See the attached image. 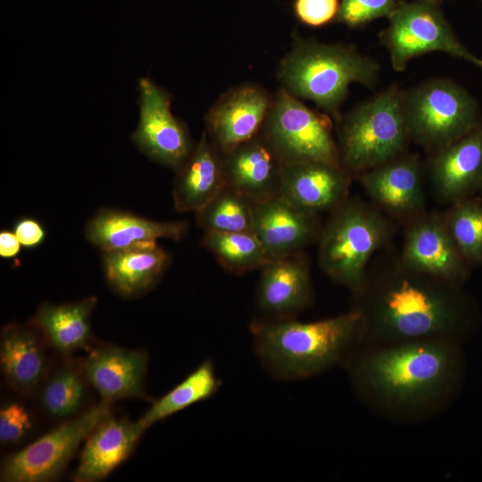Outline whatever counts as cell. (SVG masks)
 I'll list each match as a JSON object with an SVG mask.
<instances>
[{
  "label": "cell",
  "instance_id": "ba28073f",
  "mask_svg": "<svg viewBox=\"0 0 482 482\" xmlns=\"http://www.w3.org/2000/svg\"><path fill=\"white\" fill-rule=\"evenodd\" d=\"M441 0L399 1L379 39L391 65L403 71L409 62L430 52H443L482 68V59L459 40L441 7Z\"/></svg>",
  "mask_w": 482,
  "mask_h": 482
},
{
  "label": "cell",
  "instance_id": "d4e9b609",
  "mask_svg": "<svg viewBox=\"0 0 482 482\" xmlns=\"http://www.w3.org/2000/svg\"><path fill=\"white\" fill-rule=\"evenodd\" d=\"M2 372L18 392L29 395L45 379L48 362L34 332L17 325L4 329L0 346Z\"/></svg>",
  "mask_w": 482,
  "mask_h": 482
},
{
  "label": "cell",
  "instance_id": "30bf717a",
  "mask_svg": "<svg viewBox=\"0 0 482 482\" xmlns=\"http://www.w3.org/2000/svg\"><path fill=\"white\" fill-rule=\"evenodd\" d=\"M108 416L104 401L46 433L8 457L1 470L4 482H46L65 469L79 445Z\"/></svg>",
  "mask_w": 482,
  "mask_h": 482
},
{
  "label": "cell",
  "instance_id": "d6a6232c",
  "mask_svg": "<svg viewBox=\"0 0 482 482\" xmlns=\"http://www.w3.org/2000/svg\"><path fill=\"white\" fill-rule=\"evenodd\" d=\"M32 428L28 410L12 402L4 404L0 411V440L3 444H13L23 439Z\"/></svg>",
  "mask_w": 482,
  "mask_h": 482
},
{
  "label": "cell",
  "instance_id": "6da1fadb",
  "mask_svg": "<svg viewBox=\"0 0 482 482\" xmlns=\"http://www.w3.org/2000/svg\"><path fill=\"white\" fill-rule=\"evenodd\" d=\"M343 368L370 409L415 423L435 418L456 400L466 362L462 345L449 340L363 342Z\"/></svg>",
  "mask_w": 482,
  "mask_h": 482
},
{
  "label": "cell",
  "instance_id": "4dcf8cb0",
  "mask_svg": "<svg viewBox=\"0 0 482 482\" xmlns=\"http://www.w3.org/2000/svg\"><path fill=\"white\" fill-rule=\"evenodd\" d=\"M84 396L80 374L73 367L65 365L47 380L41 393V404L50 416L65 418L78 411Z\"/></svg>",
  "mask_w": 482,
  "mask_h": 482
},
{
  "label": "cell",
  "instance_id": "4316f807",
  "mask_svg": "<svg viewBox=\"0 0 482 482\" xmlns=\"http://www.w3.org/2000/svg\"><path fill=\"white\" fill-rule=\"evenodd\" d=\"M220 386L214 364L212 360H206L166 395L154 401L138 421L147 429L153 424L210 398Z\"/></svg>",
  "mask_w": 482,
  "mask_h": 482
},
{
  "label": "cell",
  "instance_id": "836d02e7",
  "mask_svg": "<svg viewBox=\"0 0 482 482\" xmlns=\"http://www.w3.org/2000/svg\"><path fill=\"white\" fill-rule=\"evenodd\" d=\"M339 0H295L294 11L303 23L320 27L336 20Z\"/></svg>",
  "mask_w": 482,
  "mask_h": 482
},
{
  "label": "cell",
  "instance_id": "2e32d148",
  "mask_svg": "<svg viewBox=\"0 0 482 482\" xmlns=\"http://www.w3.org/2000/svg\"><path fill=\"white\" fill-rule=\"evenodd\" d=\"M221 154L225 185L254 204L280 195L285 162L262 132Z\"/></svg>",
  "mask_w": 482,
  "mask_h": 482
},
{
  "label": "cell",
  "instance_id": "44dd1931",
  "mask_svg": "<svg viewBox=\"0 0 482 482\" xmlns=\"http://www.w3.org/2000/svg\"><path fill=\"white\" fill-rule=\"evenodd\" d=\"M148 357L145 351L104 346L84 361V378L104 401L138 398L145 395Z\"/></svg>",
  "mask_w": 482,
  "mask_h": 482
},
{
  "label": "cell",
  "instance_id": "9a60e30c",
  "mask_svg": "<svg viewBox=\"0 0 482 482\" xmlns=\"http://www.w3.org/2000/svg\"><path fill=\"white\" fill-rule=\"evenodd\" d=\"M256 305L267 320L295 319L313 299L310 264L303 252L271 260L262 269Z\"/></svg>",
  "mask_w": 482,
  "mask_h": 482
},
{
  "label": "cell",
  "instance_id": "484cf974",
  "mask_svg": "<svg viewBox=\"0 0 482 482\" xmlns=\"http://www.w3.org/2000/svg\"><path fill=\"white\" fill-rule=\"evenodd\" d=\"M97 303L87 296L76 303L40 304L30 324L60 353H69L87 346L91 337L90 317Z\"/></svg>",
  "mask_w": 482,
  "mask_h": 482
},
{
  "label": "cell",
  "instance_id": "7402d4cb",
  "mask_svg": "<svg viewBox=\"0 0 482 482\" xmlns=\"http://www.w3.org/2000/svg\"><path fill=\"white\" fill-rule=\"evenodd\" d=\"M175 172L172 199L179 212H197L225 186L222 154L205 131Z\"/></svg>",
  "mask_w": 482,
  "mask_h": 482
},
{
  "label": "cell",
  "instance_id": "603a6c76",
  "mask_svg": "<svg viewBox=\"0 0 482 482\" xmlns=\"http://www.w3.org/2000/svg\"><path fill=\"white\" fill-rule=\"evenodd\" d=\"M145 430L138 420L105 418L87 438L75 480L93 482L108 476L129 457Z\"/></svg>",
  "mask_w": 482,
  "mask_h": 482
},
{
  "label": "cell",
  "instance_id": "3957f363",
  "mask_svg": "<svg viewBox=\"0 0 482 482\" xmlns=\"http://www.w3.org/2000/svg\"><path fill=\"white\" fill-rule=\"evenodd\" d=\"M254 353L275 379L301 380L344 367L365 340V321L356 309L311 322L254 319Z\"/></svg>",
  "mask_w": 482,
  "mask_h": 482
},
{
  "label": "cell",
  "instance_id": "1f68e13d",
  "mask_svg": "<svg viewBox=\"0 0 482 482\" xmlns=\"http://www.w3.org/2000/svg\"><path fill=\"white\" fill-rule=\"evenodd\" d=\"M399 0H340L335 21L349 28H362L370 21L386 17L395 11Z\"/></svg>",
  "mask_w": 482,
  "mask_h": 482
},
{
  "label": "cell",
  "instance_id": "52a82bcc",
  "mask_svg": "<svg viewBox=\"0 0 482 482\" xmlns=\"http://www.w3.org/2000/svg\"><path fill=\"white\" fill-rule=\"evenodd\" d=\"M403 104L410 139L433 154L482 120L478 101L449 79H430L403 91Z\"/></svg>",
  "mask_w": 482,
  "mask_h": 482
},
{
  "label": "cell",
  "instance_id": "9c48e42d",
  "mask_svg": "<svg viewBox=\"0 0 482 482\" xmlns=\"http://www.w3.org/2000/svg\"><path fill=\"white\" fill-rule=\"evenodd\" d=\"M262 134L285 163L319 161L340 164L330 117L312 110L282 87L273 94Z\"/></svg>",
  "mask_w": 482,
  "mask_h": 482
},
{
  "label": "cell",
  "instance_id": "4fadbf2b",
  "mask_svg": "<svg viewBox=\"0 0 482 482\" xmlns=\"http://www.w3.org/2000/svg\"><path fill=\"white\" fill-rule=\"evenodd\" d=\"M402 261L409 268L461 287L469 277L470 266L458 252L444 217L420 213L405 233Z\"/></svg>",
  "mask_w": 482,
  "mask_h": 482
},
{
  "label": "cell",
  "instance_id": "8992f818",
  "mask_svg": "<svg viewBox=\"0 0 482 482\" xmlns=\"http://www.w3.org/2000/svg\"><path fill=\"white\" fill-rule=\"evenodd\" d=\"M403 92L390 86L336 122L339 162L353 177L404 154L410 136Z\"/></svg>",
  "mask_w": 482,
  "mask_h": 482
},
{
  "label": "cell",
  "instance_id": "d590c367",
  "mask_svg": "<svg viewBox=\"0 0 482 482\" xmlns=\"http://www.w3.org/2000/svg\"><path fill=\"white\" fill-rule=\"evenodd\" d=\"M21 244L13 231L0 232V256L4 259L16 257L21 248Z\"/></svg>",
  "mask_w": 482,
  "mask_h": 482
},
{
  "label": "cell",
  "instance_id": "d6986e66",
  "mask_svg": "<svg viewBox=\"0 0 482 482\" xmlns=\"http://www.w3.org/2000/svg\"><path fill=\"white\" fill-rule=\"evenodd\" d=\"M359 177L367 194L391 215L412 220L423 212V172L416 156L403 154Z\"/></svg>",
  "mask_w": 482,
  "mask_h": 482
},
{
  "label": "cell",
  "instance_id": "e0dca14e",
  "mask_svg": "<svg viewBox=\"0 0 482 482\" xmlns=\"http://www.w3.org/2000/svg\"><path fill=\"white\" fill-rule=\"evenodd\" d=\"M429 177L443 201L456 203L482 190V120L470 132L433 154Z\"/></svg>",
  "mask_w": 482,
  "mask_h": 482
},
{
  "label": "cell",
  "instance_id": "5bb4252c",
  "mask_svg": "<svg viewBox=\"0 0 482 482\" xmlns=\"http://www.w3.org/2000/svg\"><path fill=\"white\" fill-rule=\"evenodd\" d=\"M322 225L319 214L304 211L281 195L253 206L252 232L271 260L303 252L318 241Z\"/></svg>",
  "mask_w": 482,
  "mask_h": 482
},
{
  "label": "cell",
  "instance_id": "f546056e",
  "mask_svg": "<svg viewBox=\"0 0 482 482\" xmlns=\"http://www.w3.org/2000/svg\"><path fill=\"white\" fill-rule=\"evenodd\" d=\"M444 220L465 262L482 264V200L472 196L452 204Z\"/></svg>",
  "mask_w": 482,
  "mask_h": 482
},
{
  "label": "cell",
  "instance_id": "7a4b0ae2",
  "mask_svg": "<svg viewBox=\"0 0 482 482\" xmlns=\"http://www.w3.org/2000/svg\"><path fill=\"white\" fill-rule=\"evenodd\" d=\"M353 301L365 321L364 342L444 339L463 345L478 327V311L461 287L418 272L400 256L376 259Z\"/></svg>",
  "mask_w": 482,
  "mask_h": 482
},
{
  "label": "cell",
  "instance_id": "5b68a950",
  "mask_svg": "<svg viewBox=\"0 0 482 482\" xmlns=\"http://www.w3.org/2000/svg\"><path fill=\"white\" fill-rule=\"evenodd\" d=\"M389 236V224L375 207L346 198L322 225L318 264L330 279L354 295L362 287L372 258Z\"/></svg>",
  "mask_w": 482,
  "mask_h": 482
},
{
  "label": "cell",
  "instance_id": "ffe728a7",
  "mask_svg": "<svg viewBox=\"0 0 482 482\" xmlns=\"http://www.w3.org/2000/svg\"><path fill=\"white\" fill-rule=\"evenodd\" d=\"M187 227L182 221H156L126 211L102 208L88 220L85 235L102 252H111L160 238L179 241Z\"/></svg>",
  "mask_w": 482,
  "mask_h": 482
},
{
  "label": "cell",
  "instance_id": "7c38bea8",
  "mask_svg": "<svg viewBox=\"0 0 482 482\" xmlns=\"http://www.w3.org/2000/svg\"><path fill=\"white\" fill-rule=\"evenodd\" d=\"M272 101L273 94L257 84L234 87L206 112L204 131L221 153L229 151L262 132Z\"/></svg>",
  "mask_w": 482,
  "mask_h": 482
},
{
  "label": "cell",
  "instance_id": "e575fe53",
  "mask_svg": "<svg viewBox=\"0 0 482 482\" xmlns=\"http://www.w3.org/2000/svg\"><path fill=\"white\" fill-rule=\"evenodd\" d=\"M13 232L21 245L26 248H34L43 243L46 238L44 227L35 219L22 218L16 221Z\"/></svg>",
  "mask_w": 482,
  "mask_h": 482
},
{
  "label": "cell",
  "instance_id": "ac0fdd59",
  "mask_svg": "<svg viewBox=\"0 0 482 482\" xmlns=\"http://www.w3.org/2000/svg\"><path fill=\"white\" fill-rule=\"evenodd\" d=\"M352 178L340 164L319 161L285 163L280 195L320 215L330 212L347 198Z\"/></svg>",
  "mask_w": 482,
  "mask_h": 482
},
{
  "label": "cell",
  "instance_id": "cb8c5ba5",
  "mask_svg": "<svg viewBox=\"0 0 482 482\" xmlns=\"http://www.w3.org/2000/svg\"><path fill=\"white\" fill-rule=\"evenodd\" d=\"M102 253L105 279L122 297L137 296L152 289L170 262V255L157 242Z\"/></svg>",
  "mask_w": 482,
  "mask_h": 482
},
{
  "label": "cell",
  "instance_id": "8fae6325",
  "mask_svg": "<svg viewBox=\"0 0 482 482\" xmlns=\"http://www.w3.org/2000/svg\"><path fill=\"white\" fill-rule=\"evenodd\" d=\"M139 120L131 139L152 161L174 171L187 160L195 142L187 125L170 109L171 96L148 78L138 81Z\"/></svg>",
  "mask_w": 482,
  "mask_h": 482
},
{
  "label": "cell",
  "instance_id": "83f0119b",
  "mask_svg": "<svg viewBox=\"0 0 482 482\" xmlns=\"http://www.w3.org/2000/svg\"><path fill=\"white\" fill-rule=\"evenodd\" d=\"M203 245L227 271L243 274L262 269L271 259L253 232H204Z\"/></svg>",
  "mask_w": 482,
  "mask_h": 482
},
{
  "label": "cell",
  "instance_id": "f1b7e54d",
  "mask_svg": "<svg viewBox=\"0 0 482 482\" xmlns=\"http://www.w3.org/2000/svg\"><path fill=\"white\" fill-rule=\"evenodd\" d=\"M254 203L225 185L206 204L195 212L204 232H252Z\"/></svg>",
  "mask_w": 482,
  "mask_h": 482
},
{
  "label": "cell",
  "instance_id": "277c9868",
  "mask_svg": "<svg viewBox=\"0 0 482 482\" xmlns=\"http://www.w3.org/2000/svg\"><path fill=\"white\" fill-rule=\"evenodd\" d=\"M379 63L353 46L324 44L296 36L281 59L278 79L289 94L312 101L337 122L352 83L373 87Z\"/></svg>",
  "mask_w": 482,
  "mask_h": 482
}]
</instances>
